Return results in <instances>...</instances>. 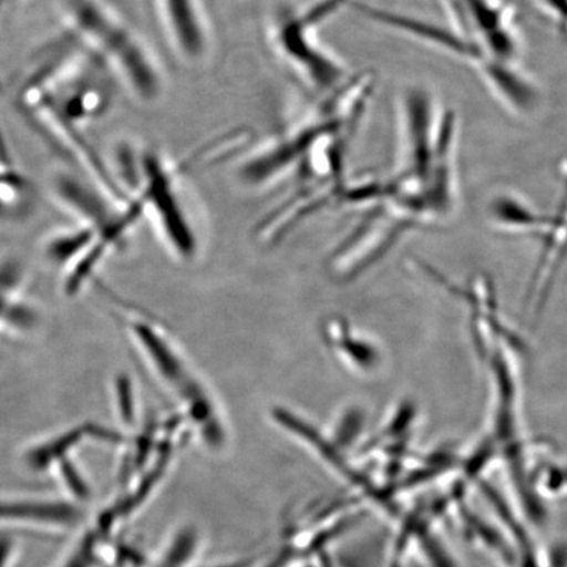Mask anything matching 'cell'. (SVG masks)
<instances>
[{
    "mask_svg": "<svg viewBox=\"0 0 567 567\" xmlns=\"http://www.w3.org/2000/svg\"><path fill=\"white\" fill-rule=\"evenodd\" d=\"M62 23L69 39L136 101H158L163 75L157 56L109 0H63Z\"/></svg>",
    "mask_w": 567,
    "mask_h": 567,
    "instance_id": "1",
    "label": "cell"
},
{
    "mask_svg": "<svg viewBox=\"0 0 567 567\" xmlns=\"http://www.w3.org/2000/svg\"><path fill=\"white\" fill-rule=\"evenodd\" d=\"M344 3L346 0H322L303 12H282L275 28L276 47L281 54L323 94L342 86L344 69L318 45L315 31Z\"/></svg>",
    "mask_w": 567,
    "mask_h": 567,
    "instance_id": "2",
    "label": "cell"
},
{
    "mask_svg": "<svg viewBox=\"0 0 567 567\" xmlns=\"http://www.w3.org/2000/svg\"><path fill=\"white\" fill-rule=\"evenodd\" d=\"M163 30L183 59L196 61L207 51L208 39L198 0H154Z\"/></svg>",
    "mask_w": 567,
    "mask_h": 567,
    "instance_id": "3",
    "label": "cell"
},
{
    "mask_svg": "<svg viewBox=\"0 0 567 567\" xmlns=\"http://www.w3.org/2000/svg\"><path fill=\"white\" fill-rule=\"evenodd\" d=\"M25 268L16 257H0V332L28 334L39 313L24 297Z\"/></svg>",
    "mask_w": 567,
    "mask_h": 567,
    "instance_id": "4",
    "label": "cell"
},
{
    "mask_svg": "<svg viewBox=\"0 0 567 567\" xmlns=\"http://www.w3.org/2000/svg\"><path fill=\"white\" fill-rule=\"evenodd\" d=\"M31 186L9 166L0 167V216H19L30 203Z\"/></svg>",
    "mask_w": 567,
    "mask_h": 567,
    "instance_id": "5",
    "label": "cell"
},
{
    "mask_svg": "<svg viewBox=\"0 0 567 567\" xmlns=\"http://www.w3.org/2000/svg\"><path fill=\"white\" fill-rule=\"evenodd\" d=\"M40 517V519L71 520L75 517L73 508L62 506H12L0 507V517Z\"/></svg>",
    "mask_w": 567,
    "mask_h": 567,
    "instance_id": "6",
    "label": "cell"
},
{
    "mask_svg": "<svg viewBox=\"0 0 567 567\" xmlns=\"http://www.w3.org/2000/svg\"><path fill=\"white\" fill-rule=\"evenodd\" d=\"M117 394L122 414L127 422H131L133 415L132 386L130 384V380H127L125 375H123V378H118L117 380Z\"/></svg>",
    "mask_w": 567,
    "mask_h": 567,
    "instance_id": "7",
    "label": "cell"
},
{
    "mask_svg": "<svg viewBox=\"0 0 567 567\" xmlns=\"http://www.w3.org/2000/svg\"><path fill=\"white\" fill-rule=\"evenodd\" d=\"M7 550H9V548H7V545H0V567H2L3 565Z\"/></svg>",
    "mask_w": 567,
    "mask_h": 567,
    "instance_id": "8",
    "label": "cell"
},
{
    "mask_svg": "<svg viewBox=\"0 0 567 567\" xmlns=\"http://www.w3.org/2000/svg\"><path fill=\"white\" fill-rule=\"evenodd\" d=\"M567 480V478H566Z\"/></svg>",
    "mask_w": 567,
    "mask_h": 567,
    "instance_id": "9",
    "label": "cell"
}]
</instances>
